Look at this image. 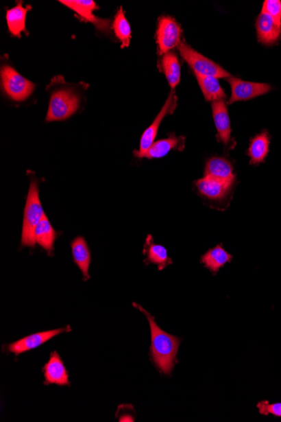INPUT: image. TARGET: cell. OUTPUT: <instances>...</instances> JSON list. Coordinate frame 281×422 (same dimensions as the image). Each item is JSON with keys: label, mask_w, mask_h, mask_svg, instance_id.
<instances>
[{"label": "cell", "mask_w": 281, "mask_h": 422, "mask_svg": "<svg viewBox=\"0 0 281 422\" xmlns=\"http://www.w3.org/2000/svg\"><path fill=\"white\" fill-rule=\"evenodd\" d=\"M132 305L145 314L149 320L151 340L150 353L155 366L164 375H171L177 362L181 339L162 331L155 322L154 317L142 306L136 303H133Z\"/></svg>", "instance_id": "6da1fadb"}, {"label": "cell", "mask_w": 281, "mask_h": 422, "mask_svg": "<svg viewBox=\"0 0 281 422\" xmlns=\"http://www.w3.org/2000/svg\"><path fill=\"white\" fill-rule=\"evenodd\" d=\"M42 203L39 198L38 181L32 179L25 202L23 228H22L21 244L23 246L35 247V232L40 221L44 216Z\"/></svg>", "instance_id": "7a4b0ae2"}, {"label": "cell", "mask_w": 281, "mask_h": 422, "mask_svg": "<svg viewBox=\"0 0 281 422\" xmlns=\"http://www.w3.org/2000/svg\"><path fill=\"white\" fill-rule=\"evenodd\" d=\"M80 98L77 92L69 87L61 86L51 92L46 121H64L79 110Z\"/></svg>", "instance_id": "3957f363"}, {"label": "cell", "mask_w": 281, "mask_h": 422, "mask_svg": "<svg viewBox=\"0 0 281 422\" xmlns=\"http://www.w3.org/2000/svg\"><path fill=\"white\" fill-rule=\"evenodd\" d=\"M0 76L3 92L14 102H25L34 92V83L20 75L10 65H3L1 67Z\"/></svg>", "instance_id": "277c9868"}, {"label": "cell", "mask_w": 281, "mask_h": 422, "mask_svg": "<svg viewBox=\"0 0 281 422\" xmlns=\"http://www.w3.org/2000/svg\"><path fill=\"white\" fill-rule=\"evenodd\" d=\"M181 56L191 67L195 75L210 76L215 78H229L230 73L225 71L221 66L207 58L198 51L191 48L184 40H181L178 46Z\"/></svg>", "instance_id": "5b68a950"}, {"label": "cell", "mask_w": 281, "mask_h": 422, "mask_svg": "<svg viewBox=\"0 0 281 422\" xmlns=\"http://www.w3.org/2000/svg\"><path fill=\"white\" fill-rule=\"evenodd\" d=\"M177 106V97L175 92L172 91L169 94L167 101H166L164 106L160 110V113L158 114L156 118H155L153 124L149 126L143 133L142 138L140 141V149L139 150H135L133 152L135 156L138 159H143L144 154L147 153V151L149 150V148L153 145L154 139L158 134V128L160 127L161 122L164 120V118L168 115L172 114L175 112Z\"/></svg>", "instance_id": "8992f818"}, {"label": "cell", "mask_w": 281, "mask_h": 422, "mask_svg": "<svg viewBox=\"0 0 281 422\" xmlns=\"http://www.w3.org/2000/svg\"><path fill=\"white\" fill-rule=\"evenodd\" d=\"M181 28L173 18L162 16L158 21L157 42L160 54L164 55L181 43Z\"/></svg>", "instance_id": "52a82bcc"}, {"label": "cell", "mask_w": 281, "mask_h": 422, "mask_svg": "<svg viewBox=\"0 0 281 422\" xmlns=\"http://www.w3.org/2000/svg\"><path fill=\"white\" fill-rule=\"evenodd\" d=\"M62 5L73 10L81 20L90 22L99 31L109 32L110 21L99 19L94 14V11L99 7L93 0H61Z\"/></svg>", "instance_id": "ba28073f"}, {"label": "cell", "mask_w": 281, "mask_h": 422, "mask_svg": "<svg viewBox=\"0 0 281 422\" xmlns=\"http://www.w3.org/2000/svg\"><path fill=\"white\" fill-rule=\"evenodd\" d=\"M227 80L232 88V95L228 104L247 101L268 93L271 90V85L268 84L249 82L232 76L228 78Z\"/></svg>", "instance_id": "9c48e42d"}, {"label": "cell", "mask_w": 281, "mask_h": 422, "mask_svg": "<svg viewBox=\"0 0 281 422\" xmlns=\"http://www.w3.org/2000/svg\"><path fill=\"white\" fill-rule=\"evenodd\" d=\"M71 331V328L66 327L51 329V331L35 333V334L25 336V338L17 340V342L10 344L8 351L18 356V355L24 353L25 351L35 349V348L43 345L44 343L55 338V336L62 334V333Z\"/></svg>", "instance_id": "30bf717a"}, {"label": "cell", "mask_w": 281, "mask_h": 422, "mask_svg": "<svg viewBox=\"0 0 281 422\" xmlns=\"http://www.w3.org/2000/svg\"><path fill=\"white\" fill-rule=\"evenodd\" d=\"M213 119L215 122L218 139L225 146H228L231 141V122L227 106L223 99L212 103Z\"/></svg>", "instance_id": "8fae6325"}, {"label": "cell", "mask_w": 281, "mask_h": 422, "mask_svg": "<svg viewBox=\"0 0 281 422\" xmlns=\"http://www.w3.org/2000/svg\"><path fill=\"white\" fill-rule=\"evenodd\" d=\"M232 186L231 184L207 176H205L204 178L195 181V187L198 189L199 194L203 197L214 200V201H218V200L227 197Z\"/></svg>", "instance_id": "7c38bea8"}, {"label": "cell", "mask_w": 281, "mask_h": 422, "mask_svg": "<svg viewBox=\"0 0 281 422\" xmlns=\"http://www.w3.org/2000/svg\"><path fill=\"white\" fill-rule=\"evenodd\" d=\"M44 376L47 384H57L60 386L69 384L68 371L57 351L51 354L49 361L44 366Z\"/></svg>", "instance_id": "4fadbf2b"}, {"label": "cell", "mask_w": 281, "mask_h": 422, "mask_svg": "<svg viewBox=\"0 0 281 422\" xmlns=\"http://www.w3.org/2000/svg\"><path fill=\"white\" fill-rule=\"evenodd\" d=\"M256 29L258 39L262 44L271 45L280 38L281 25L262 11L256 21Z\"/></svg>", "instance_id": "5bb4252c"}, {"label": "cell", "mask_w": 281, "mask_h": 422, "mask_svg": "<svg viewBox=\"0 0 281 422\" xmlns=\"http://www.w3.org/2000/svg\"><path fill=\"white\" fill-rule=\"evenodd\" d=\"M143 254L146 255V264L151 263L157 265L160 271L173 263L172 259L169 257L167 249L161 244H155L153 237L150 235H147L144 244Z\"/></svg>", "instance_id": "9a60e30c"}, {"label": "cell", "mask_w": 281, "mask_h": 422, "mask_svg": "<svg viewBox=\"0 0 281 422\" xmlns=\"http://www.w3.org/2000/svg\"><path fill=\"white\" fill-rule=\"evenodd\" d=\"M205 175L228 184H234L235 176L231 163L225 159L214 157L206 163Z\"/></svg>", "instance_id": "2e32d148"}, {"label": "cell", "mask_w": 281, "mask_h": 422, "mask_svg": "<svg viewBox=\"0 0 281 422\" xmlns=\"http://www.w3.org/2000/svg\"><path fill=\"white\" fill-rule=\"evenodd\" d=\"M186 139L184 137H177L173 134L168 139H161L153 143L144 154L143 158L147 159H160L166 156L170 151L177 150L182 151L184 148Z\"/></svg>", "instance_id": "e0dca14e"}, {"label": "cell", "mask_w": 281, "mask_h": 422, "mask_svg": "<svg viewBox=\"0 0 281 422\" xmlns=\"http://www.w3.org/2000/svg\"><path fill=\"white\" fill-rule=\"evenodd\" d=\"M31 6L23 7L22 1L18 2L16 6L7 10L6 21L10 34L21 38V33L27 32V14Z\"/></svg>", "instance_id": "ac0fdd59"}, {"label": "cell", "mask_w": 281, "mask_h": 422, "mask_svg": "<svg viewBox=\"0 0 281 422\" xmlns=\"http://www.w3.org/2000/svg\"><path fill=\"white\" fill-rule=\"evenodd\" d=\"M232 255L229 254L223 247V244H217L216 247L209 250L205 255H203L201 262L204 264L205 268L210 270L213 275L219 272L225 264L231 262Z\"/></svg>", "instance_id": "d6986e66"}, {"label": "cell", "mask_w": 281, "mask_h": 422, "mask_svg": "<svg viewBox=\"0 0 281 422\" xmlns=\"http://www.w3.org/2000/svg\"><path fill=\"white\" fill-rule=\"evenodd\" d=\"M73 261L82 272L84 280L90 279L88 269L91 261L90 251L83 237L79 236L71 244Z\"/></svg>", "instance_id": "ffe728a7"}, {"label": "cell", "mask_w": 281, "mask_h": 422, "mask_svg": "<svg viewBox=\"0 0 281 422\" xmlns=\"http://www.w3.org/2000/svg\"><path fill=\"white\" fill-rule=\"evenodd\" d=\"M57 233L48 220L46 214L40 221L38 227L36 228L35 239L36 242L39 244L44 250H46L48 253H51L53 250V244L56 239Z\"/></svg>", "instance_id": "44dd1931"}, {"label": "cell", "mask_w": 281, "mask_h": 422, "mask_svg": "<svg viewBox=\"0 0 281 422\" xmlns=\"http://www.w3.org/2000/svg\"><path fill=\"white\" fill-rule=\"evenodd\" d=\"M269 138L268 132L265 131L254 137L251 141L247 155L251 159V164L258 165L265 161L269 154Z\"/></svg>", "instance_id": "7402d4cb"}, {"label": "cell", "mask_w": 281, "mask_h": 422, "mask_svg": "<svg viewBox=\"0 0 281 422\" xmlns=\"http://www.w3.org/2000/svg\"><path fill=\"white\" fill-rule=\"evenodd\" d=\"M161 65L170 87L172 90H175L180 83L181 76V67L178 57L173 51H169L162 57Z\"/></svg>", "instance_id": "603a6c76"}, {"label": "cell", "mask_w": 281, "mask_h": 422, "mask_svg": "<svg viewBox=\"0 0 281 422\" xmlns=\"http://www.w3.org/2000/svg\"><path fill=\"white\" fill-rule=\"evenodd\" d=\"M195 76L197 78L199 87L201 89L206 101L216 102L227 97L217 78L201 75Z\"/></svg>", "instance_id": "cb8c5ba5"}, {"label": "cell", "mask_w": 281, "mask_h": 422, "mask_svg": "<svg viewBox=\"0 0 281 422\" xmlns=\"http://www.w3.org/2000/svg\"><path fill=\"white\" fill-rule=\"evenodd\" d=\"M112 28L117 38L122 44V47H127L130 45L132 39V29L122 7L118 10L114 18Z\"/></svg>", "instance_id": "d4e9b609"}, {"label": "cell", "mask_w": 281, "mask_h": 422, "mask_svg": "<svg viewBox=\"0 0 281 422\" xmlns=\"http://www.w3.org/2000/svg\"><path fill=\"white\" fill-rule=\"evenodd\" d=\"M262 11L268 14L281 25V2L280 0H266L262 5Z\"/></svg>", "instance_id": "484cf974"}, {"label": "cell", "mask_w": 281, "mask_h": 422, "mask_svg": "<svg viewBox=\"0 0 281 422\" xmlns=\"http://www.w3.org/2000/svg\"><path fill=\"white\" fill-rule=\"evenodd\" d=\"M257 408L262 416L271 414L273 416L281 417V403H269L267 401H260L257 403Z\"/></svg>", "instance_id": "4316f807"}]
</instances>
